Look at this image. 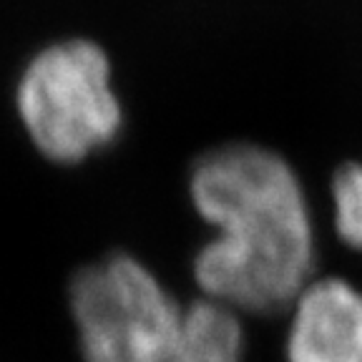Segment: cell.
Segmentation results:
<instances>
[{
    "label": "cell",
    "instance_id": "6da1fadb",
    "mask_svg": "<svg viewBox=\"0 0 362 362\" xmlns=\"http://www.w3.org/2000/svg\"><path fill=\"white\" fill-rule=\"evenodd\" d=\"M189 194L216 229L194 259L206 300L237 315L289 310L315 267L310 209L292 166L264 146L226 144L194 164Z\"/></svg>",
    "mask_w": 362,
    "mask_h": 362
},
{
    "label": "cell",
    "instance_id": "7a4b0ae2",
    "mask_svg": "<svg viewBox=\"0 0 362 362\" xmlns=\"http://www.w3.org/2000/svg\"><path fill=\"white\" fill-rule=\"evenodd\" d=\"M16 103L30 141L56 164H81L111 146L124 126L111 61L86 38L51 43L30 58Z\"/></svg>",
    "mask_w": 362,
    "mask_h": 362
},
{
    "label": "cell",
    "instance_id": "3957f363",
    "mask_svg": "<svg viewBox=\"0 0 362 362\" xmlns=\"http://www.w3.org/2000/svg\"><path fill=\"white\" fill-rule=\"evenodd\" d=\"M71 315L83 362H164L181 307L144 262L111 255L71 284Z\"/></svg>",
    "mask_w": 362,
    "mask_h": 362
},
{
    "label": "cell",
    "instance_id": "277c9868",
    "mask_svg": "<svg viewBox=\"0 0 362 362\" xmlns=\"http://www.w3.org/2000/svg\"><path fill=\"white\" fill-rule=\"evenodd\" d=\"M289 310L287 362H362V292L352 284L310 282Z\"/></svg>",
    "mask_w": 362,
    "mask_h": 362
},
{
    "label": "cell",
    "instance_id": "5b68a950",
    "mask_svg": "<svg viewBox=\"0 0 362 362\" xmlns=\"http://www.w3.org/2000/svg\"><path fill=\"white\" fill-rule=\"evenodd\" d=\"M164 362H244L239 315L211 300L189 305Z\"/></svg>",
    "mask_w": 362,
    "mask_h": 362
},
{
    "label": "cell",
    "instance_id": "8992f818",
    "mask_svg": "<svg viewBox=\"0 0 362 362\" xmlns=\"http://www.w3.org/2000/svg\"><path fill=\"white\" fill-rule=\"evenodd\" d=\"M334 229L350 247L362 249V164H345L332 179Z\"/></svg>",
    "mask_w": 362,
    "mask_h": 362
}]
</instances>
